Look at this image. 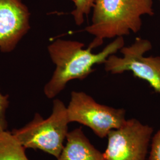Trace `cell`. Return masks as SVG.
<instances>
[{
    "instance_id": "obj_1",
    "label": "cell",
    "mask_w": 160,
    "mask_h": 160,
    "mask_svg": "<svg viewBox=\"0 0 160 160\" xmlns=\"http://www.w3.org/2000/svg\"><path fill=\"white\" fill-rule=\"evenodd\" d=\"M123 46V37H118L102 51L94 53L91 48L84 49V44L77 40L58 39L53 41L48 47V51L56 68L44 87L46 97L55 98L71 80L85 79L94 71L95 65L104 64L109 56Z\"/></svg>"
},
{
    "instance_id": "obj_2",
    "label": "cell",
    "mask_w": 160,
    "mask_h": 160,
    "mask_svg": "<svg viewBox=\"0 0 160 160\" xmlns=\"http://www.w3.org/2000/svg\"><path fill=\"white\" fill-rule=\"evenodd\" d=\"M153 0H96L92 23L86 32L94 36L89 45L92 49L104 39L137 33L142 27L141 17L154 14Z\"/></svg>"
},
{
    "instance_id": "obj_3",
    "label": "cell",
    "mask_w": 160,
    "mask_h": 160,
    "mask_svg": "<svg viewBox=\"0 0 160 160\" xmlns=\"http://www.w3.org/2000/svg\"><path fill=\"white\" fill-rule=\"evenodd\" d=\"M68 123L67 107L55 99L49 117L44 119L36 113L27 125L12 132L25 148L39 149L58 158L68 133Z\"/></svg>"
},
{
    "instance_id": "obj_4",
    "label": "cell",
    "mask_w": 160,
    "mask_h": 160,
    "mask_svg": "<svg viewBox=\"0 0 160 160\" xmlns=\"http://www.w3.org/2000/svg\"><path fill=\"white\" fill-rule=\"evenodd\" d=\"M69 122H77L92 129L97 137H107L112 130L126 123V111L97 103L82 92H73L67 107Z\"/></svg>"
},
{
    "instance_id": "obj_5",
    "label": "cell",
    "mask_w": 160,
    "mask_h": 160,
    "mask_svg": "<svg viewBox=\"0 0 160 160\" xmlns=\"http://www.w3.org/2000/svg\"><path fill=\"white\" fill-rule=\"evenodd\" d=\"M152 48L149 40L137 38L131 46H123L119 51L123 57L113 54L108 58L104 63L105 71L112 74L131 71L134 77L146 81L160 94V56H144Z\"/></svg>"
},
{
    "instance_id": "obj_6",
    "label": "cell",
    "mask_w": 160,
    "mask_h": 160,
    "mask_svg": "<svg viewBox=\"0 0 160 160\" xmlns=\"http://www.w3.org/2000/svg\"><path fill=\"white\" fill-rule=\"evenodd\" d=\"M154 129L136 119L127 120L108 135L104 160H145Z\"/></svg>"
},
{
    "instance_id": "obj_7",
    "label": "cell",
    "mask_w": 160,
    "mask_h": 160,
    "mask_svg": "<svg viewBox=\"0 0 160 160\" xmlns=\"http://www.w3.org/2000/svg\"><path fill=\"white\" fill-rule=\"evenodd\" d=\"M28 7L22 0H0V51H12L29 32Z\"/></svg>"
},
{
    "instance_id": "obj_8",
    "label": "cell",
    "mask_w": 160,
    "mask_h": 160,
    "mask_svg": "<svg viewBox=\"0 0 160 160\" xmlns=\"http://www.w3.org/2000/svg\"><path fill=\"white\" fill-rule=\"evenodd\" d=\"M66 139L57 160H104L103 153L92 145L81 128L68 132Z\"/></svg>"
},
{
    "instance_id": "obj_9",
    "label": "cell",
    "mask_w": 160,
    "mask_h": 160,
    "mask_svg": "<svg viewBox=\"0 0 160 160\" xmlns=\"http://www.w3.org/2000/svg\"><path fill=\"white\" fill-rule=\"evenodd\" d=\"M25 150L12 132L0 133V160H29Z\"/></svg>"
},
{
    "instance_id": "obj_10",
    "label": "cell",
    "mask_w": 160,
    "mask_h": 160,
    "mask_svg": "<svg viewBox=\"0 0 160 160\" xmlns=\"http://www.w3.org/2000/svg\"><path fill=\"white\" fill-rule=\"evenodd\" d=\"M96 0H74V10L71 14L74 18L75 23L80 26L84 22V17L87 16L92 10Z\"/></svg>"
},
{
    "instance_id": "obj_11",
    "label": "cell",
    "mask_w": 160,
    "mask_h": 160,
    "mask_svg": "<svg viewBox=\"0 0 160 160\" xmlns=\"http://www.w3.org/2000/svg\"><path fill=\"white\" fill-rule=\"evenodd\" d=\"M8 98V95H4L0 92V133L7 131L8 126L6 112L9 106Z\"/></svg>"
},
{
    "instance_id": "obj_12",
    "label": "cell",
    "mask_w": 160,
    "mask_h": 160,
    "mask_svg": "<svg viewBox=\"0 0 160 160\" xmlns=\"http://www.w3.org/2000/svg\"><path fill=\"white\" fill-rule=\"evenodd\" d=\"M148 160H160V129L151 139Z\"/></svg>"
}]
</instances>
